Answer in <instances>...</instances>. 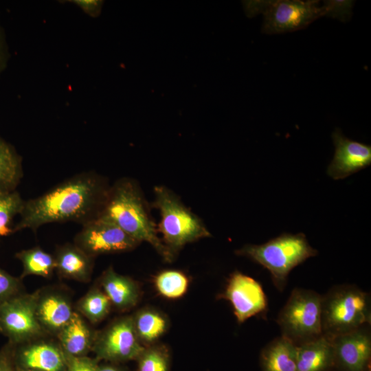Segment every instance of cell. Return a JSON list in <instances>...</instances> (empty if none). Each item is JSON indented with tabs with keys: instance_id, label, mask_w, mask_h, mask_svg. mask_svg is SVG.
I'll return each instance as SVG.
<instances>
[{
	"instance_id": "5",
	"label": "cell",
	"mask_w": 371,
	"mask_h": 371,
	"mask_svg": "<svg viewBox=\"0 0 371 371\" xmlns=\"http://www.w3.org/2000/svg\"><path fill=\"white\" fill-rule=\"evenodd\" d=\"M321 320L329 339L370 324V295L352 285L333 287L322 296Z\"/></svg>"
},
{
	"instance_id": "12",
	"label": "cell",
	"mask_w": 371,
	"mask_h": 371,
	"mask_svg": "<svg viewBox=\"0 0 371 371\" xmlns=\"http://www.w3.org/2000/svg\"><path fill=\"white\" fill-rule=\"evenodd\" d=\"M330 340L334 365L341 371H368L371 356V337L365 326Z\"/></svg>"
},
{
	"instance_id": "25",
	"label": "cell",
	"mask_w": 371,
	"mask_h": 371,
	"mask_svg": "<svg viewBox=\"0 0 371 371\" xmlns=\"http://www.w3.org/2000/svg\"><path fill=\"white\" fill-rule=\"evenodd\" d=\"M111 302L98 288L90 290L78 302V308L90 322L102 321L109 313Z\"/></svg>"
},
{
	"instance_id": "29",
	"label": "cell",
	"mask_w": 371,
	"mask_h": 371,
	"mask_svg": "<svg viewBox=\"0 0 371 371\" xmlns=\"http://www.w3.org/2000/svg\"><path fill=\"white\" fill-rule=\"evenodd\" d=\"M66 356V367L65 371H96L98 359L89 358L86 356L73 357Z\"/></svg>"
},
{
	"instance_id": "11",
	"label": "cell",
	"mask_w": 371,
	"mask_h": 371,
	"mask_svg": "<svg viewBox=\"0 0 371 371\" xmlns=\"http://www.w3.org/2000/svg\"><path fill=\"white\" fill-rule=\"evenodd\" d=\"M221 297L231 303L238 323L263 312L267 305L266 295L260 283L238 271L231 274Z\"/></svg>"
},
{
	"instance_id": "2",
	"label": "cell",
	"mask_w": 371,
	"mask_h": 371,
	"mask_svg": "<svg viewBox=\"0 0 371 371\" xmlns=\"http://www.w3.org/2000/svg\"><path fill=\"white\" fill-rule=\"evenodd\" d=\"M98 216L113 222L139 243L150 244L165 261L174 260L161 241L144 195L134 179L121 178L109 187Z\"/></svg>"
},
{
	"instance_id": "19",
	"label": "cell",
	"mask_w": 371,
	"mask_h": 371,
	"mask_svg": "<svg viewBox=\"0 0 371 371\" xmlns=\"http://www.w3.org/2000/svg\"><path fill=\"white\" fill-rule=\"evenodd\" d=\"M58 337L65 355L81 357L92 350L95 335L82 317L74 312L69 322L58 332Z\"/></svg>"
},
{
	"instance_id": "4",
	"label": "cell",
	"mask_w": 371,
	"mask_h": 371,
	"mask_svg": "<svg viewBox=\"0 0 371 371\" xmlns=\"http://www.w3.org/2000/svg\"><path fill=\"white\" fill-rule=\"evenodd\" d=\"M267 269L277 289L283 291L290 271L318 251L303 233H284L261 245H246L236 251Z\"/></svg>"
},
{
	"instance_id": "8",
	"label": "cell",
	"mask_w": 371,
	"mask_h": 371,
	"mask_svg": "<svg viewBox=\"0 0 371 371\" xmlns=\"http://www.w3.org/2000/svg\"><path fill=\"white\" fill-rule=\"evenodd\" d=\"M36 292L19 293L0 304V333L12 345L30 342L44 333L36 313Z\"/></svg>"
},
{
	"instance_id": "6",
	"label": "cell",
	"mask_w": 371,
	"mask_h": 371,
	"mask_svg": "<svg viewBox=\"0 0 371 371\" xmlns=\"http://www.w3.org/2000/svg\"><path fill=\"white\" fill-rule=\"evenodd\" d=\"M247 15L262 14V31L274 34L307 27L323 16L332 17V1L273 0L244 1Z\"/></svg>"
},
{
	"instance_id": "34",
	"label": "cell",
	"mask_w": 371,
	"mask_h": 371,
	"mask_svg": "<svg viewBox=\"0 0 371 371\" xmlns=\"http://www.w3.org/2000/svg\"><path fill=\"white\" fill-rule=\"evenodd\" d=\"M16 371H37V370H30V369H23V368H20L16 367Z\"/></svg>"
},
{
	"instance_id": "7",
	"label": "cell",
	"mask_w": 371,
	"mask_h": 371,
	"mask_svg": "<svg viewBox=\"0 0 371 371\" xmlns=\"http://www.w3.org/2000/svg\"><path fill=\"white\" fill-rule=\"evenodd\" d=\"M322 300L314 291L294 289L276 320L282 336L298 346L323 335Z\"/></svg>"
},
{
	"instance_id": "32",
	"label": "cell",
	"mask_w": 371,
	"mask_h": 371,
	"mask_svg": "<svg viewBox=\"0 0 371 371\" xmlns=\"http://www.w3.org/2000/svg\"><path fill=\"white\" fill-rule=\"evenodd\" d=\"M77 3L90 14H97L100 10L101 1H78Z\"/></svg>"
},
{
	"instance_id": "10",
	"label": "cell",
	"mask_w": 371,
	"mask_h": 371,
	"mask_svg": "<svg viewBox=\"0 0 371 371\" xmlns=\"http://www.w3.org/2000/svg\"><path fill=\"white\" fill-rule=\"evenodd\" d=\"M74 244L89 256L130 251L139 243L117 225L102 216L82 225Z\"/></svg>"
},
{
	"instance_id": "3",
	"label": "cell",
	"mask_w": 371,
	"mask_h": 371,
	"mask_svg": "<svg viewBox=\"0 0 371 371\" xmlns=\"http://www.w3.org/2000/svg\"><path fill=\"white\" fill-rule=\"evenodd\" d=\"M154 195L153 205L160 215L158 233L174 259L187 244L212 236L202 220L173 191L157 186Z\"/></svg>"
},
{
	"instance_id": "9",
	"label": "cell",
	"mask_w": 371,
	"mask_h": 371,
	"mask_svg": "<svg viewBox=\"0 0 371 371\" xmlns=\"http://www.w3.org/2000/svg\"><path fill=\"white\" fill-rule=\"evenodd\" d=\"M144 348L137 335L132 316L115 320L95 335L92 346L98 360L115 363L136 360Z\"/></svg>"
},
{
	"instance_id": "17",
	"label": "cell",
	"mask_w": 371,
	"mask_h": 371,
	"mask_svg": "<svg viewBox=\"0 0 371 371\" xmlns=\"http://www.w3.org/2000/svg\"><path fill=\"white\" fill-rule=\"evenodd\" d=\"M56 269L63 278L80 282L89 280L93 266V258L74 243L60 246L54 256Z\"/></svg>"
},
{
	"instance_id": "22",
	"label": "cell",
	"mask_w": 371,
	"mask_h": 371,
	"mask_svg": "<svg viewBox=\"0 0 371 371\" xmlns=\"http://www.w3.org/2000/svg\"><path fill=\"white\" fill-rule=\"evenodd\" d=\"M23 175L21 157L14 148L0 136V191L15 190Z\"/></svg>"
},
{
	"instance_id": "26",
	"label": "cell",
	"mask_w": 371,
	"mask_h": 371,
	"mask_svg": "<svg viewBox=\"0 0 371 371\" xmlns=\"http://www.w3.org/2000/svg\"><path fill=\"white\" fill-rule=\"evenodd\" d=\"M24 203L16 190L0 191V238L14 233L12 220L21 214Z\"/></svg>"
},
{
	"instance_id": "21",
	"label": "cell",
	"mask_w": 371,
	"mask_h": 371,
	"mask_svg": "<svg viewBox=\"0 0 371 371\" xmlns=\"http://www.w3.org/2000/svg\"><path fill=\"white\" fill-rule=\"evenodd\" d=\"M132 317L137 335L145 347L153 345L168 329L167 318L157 310L143 308Z\"/></svg>"
},
{
	"instance_id": "30",
	"label": "cell",
	"mask_w": 371,
	"mask_h": 371,
	"mask_svg": "<svg viewBox=\"0 0 371 371\" xmlns=\"http://www.w3.org/2000/svg\"><path fill=\"white\" fill-rule=\"evenodd\" d=\"M12 346V344H10L0 351V371H16L14 368Z\"/></svg>"
},
{
	"instance_id": "23",
	"label": "cell",
	"mask_w": 371,
	"mask_h": 371,
	"mask_svg": "<svg viewBox=\"0 0 371 371\" xmlns=\"http://www.w3.org/2000/svg\"><path fill=\"white\" fill-rule=\"evenodd\" d=\"M15 256L22 263L21 278L30 275L48 278L56 269L54 256L40 247L21 250Z\"/></svg>"
},
{
	"instance_id": "13",
	"label": "cell",
	"mask_w": 371,
	"mask_h": 371,
	"mask_svg": "<svg viewBox=\"0 0 371 371\" xmlns=\"http://www.w3.org/2000/svg\"><path fill=\"white\" fill-rule=\"evenodd\" d=\"M335 154L327 174L333 179H343L371 164V146L344 135L336 128L332 134Z\"/></svg>"
},
{
	"instance_id": "1",
	"label": "cell",
	"mask_w": 371,
	"mask_h": 371,
	"mask_svg": "<svg viewBox=\"0 0 371 371\" xmlns=\"http://www.w3.org/2000/svg\"><path fill=\"white\" fill-rule=\"evenodd\" d=\"M110 186L92 172L76 175L41 195L25 201L14 233L25 229L73 221L82 224L98 217Z\"/></svg>"
},
{
	"instance_id": "28",
	"label": "cell",
	"mask_w": 371,
	"mask_h": 371,
	"mask_svg": "<svg viewBox=\"0 0 371 371\" xmlns=\"http://www.w3.org/2000/svg\"><path fill=\"white\" fill-rule=\"evenodd\" d=\"M19 279L0 269V304L20 293Z\"/></svg>"
},
{
	"instance_id": "16",
	"label": "cell",
	"mask_w": 371,
	"mask_h": 371,
	"mask_svg": "<svg viewBox=\"0 0 371 371\" xmlns=\"http://www.w3.org/2000/svg\"><path fill=\"white\" fill-rule=\"evenodd\" d=\"M102 291L111 305L120 311H126L137 304L140 291L136 282L129 277L117 273L112 267L108 268L100 278Z\"/></svg>"
},
{
	"instance_id": "20",
	"label": "cell",
	"mask_w": 371,
	"mask_h": 371,
	"mask_svg": "<svg viewBox=\"0 0 371 371\" xmlns=\"http://www.w3.org/2000/svg\"><path fill=\"white\" fill-rule=\"evenodd\" d=\"M263 371H297V346L281 335L262 351Z\"/></svg>"
},
{
	"instance_id": "15",
	"label": "cell",
	"mask_w": 371,
	"mask_h": 371,
	"mask_svg": "<svg viewBox=\"0 0 371 371\" xmlns=\"http://www.w3.org/2000/svg\"><path fill=\"white\" fill-rule=\"evenodd\" d=\"M74 312L70 302L63 294L56 291L36 292V313L44 330L58 334Z\"/></svg>"
},
{
	"instance_id": "31",
	"label": "cell",
	"mask_w": 371,
	"mask_h": 371,
	"mask_svg": "<svg viewBox=\"0 0 371 371\" xmlns=\"http://www.w3.org/2000/svg\"><path fill=\"white\" fill-rule=\"evenodd\" d=\"M9 59V52L3 30L0 25V74L5 68Z\"/></svg>"
},
{
	"instance_id": "24",
	"label": "cell",
	"mask_w": 371,
	"mask_h": 371,
	"mask_svg": "<svg viewBox=\"0 0 371 371\" xmlns=\"http://www.w3.org/2000/svg\"><path fill=\"white\" fill-rule=\"evenodd\" d=\"M157 292L168 299H177L187 291L189 279L181 271L169 269L159 273L154 279Z\"/></svg>"
},
{
	"instance_id": "33",
	"label": "cell",
	"mask_w": 371,
	"mask_h": 371,
	"mask_svg": "<svg viewBox=\"0 0 371 371\" xmlns=\"http://www.w3.org/2000/svg\"><path fill=\"white\" fill-rule=\"evenodd\" d=\"M96 371H123L117 367L113 365L98 366Z\"/></svg>"
},
{
	"instance_id": "14",
	"label": "cell",
	"mask_w": 371,
	"mask_h": 371,
	"mask_svg": "<svg viewBox=\"0 0 371 371\" xmlns=\"http://www.w3.org/2000/svg\"><path fill=\"white\" fill-rule=\"evenodd\" d=\"M13 357L16 367L37 371H65L66 356L60 347L51 342L38 341L18 349Z\"/></svg>"
},
{
	"instance_id": "27",
	"label": "cell",
	"mask_w": 371,
	"mask_h": 371,
	"mask_svg": "<svg viewBox=\"0 0 371 371\" xmlns=\"http://www.w3.org/2000/svg\"><path fill=\"white\" fill-rule=\"evenodd\" d=\"M136 360L138 371H170V355L164 346L145 347Z\"/></svg>"
},
{
	"instance_id": "18",
	"label": "cell",
	"mask_w": 371,
	"mask_h": 371,
	"mask_svg": "<svg viewBox=\"0 0 371 371\" xmlns=\"http://www.w3.org/2000/svg\"><path fill=\"white\" fill-rule=\"evenodd\" d=\"M333 365V344L326 337L297 346V371H326Z\"/></svg>"
}]
</instances>
